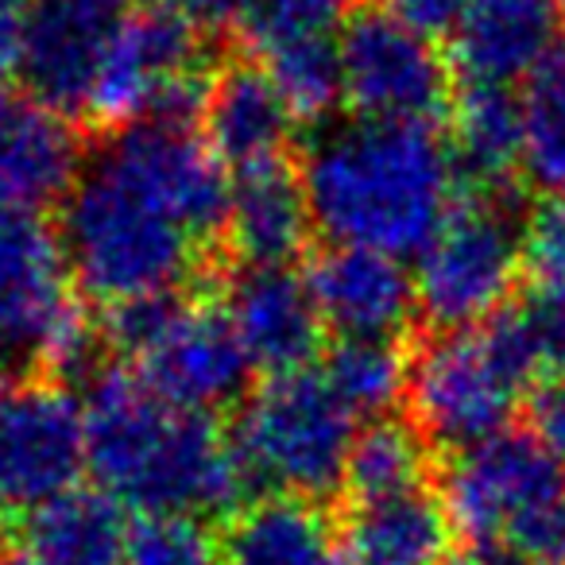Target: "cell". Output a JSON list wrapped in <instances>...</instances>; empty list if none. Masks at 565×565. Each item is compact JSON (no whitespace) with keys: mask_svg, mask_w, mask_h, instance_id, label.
I'll list each match as a JSON object with an SVG mask.
<instances>
[{"mask_svg":"<svg viewBox=\"0 0 565 565\" xmlns=\"http://www.w3.org/2000/svg\"><path fill=\"white\" fill-rule=\"evenodd\" d=\"M523 171L542 194L565 198V47L523 89Z\"/></svg>","mask_w":565,"mask_h":565,"instance_id":"27","label":"cell"},{"mask_svg":"<svg viewBox=\"0 0 565 565\" xmlns=\"http://www.w3.org/2000/svg\"><path fill=\"white\" fill-rule=\"evenodd\" d=\"M86 469V411L58 384L0 392V511L35 515Z\"/></svg>","mask_w":565,"mask_h":565,"instance_id":"11","label":"cell"},{"mask_svg":"<svg viewBox=\"0 0 565 565\" xmlns=\"http://www.w3.org/2000/svg\"><path fill=\"white\" fill-rule=\"evenodd\" d=\"M523 275L539 302L565 307V198L542 194L523 217Z\"/></svg>","mask_w":565,"mask_h":565,"instance_id":"30","label":"cell"},{"mask_svg":"<svg viewBox=\"0 0 565 565\" xmlns=\"http://www.w3.org/2000/svg\"><path fill=\"white\" fill-rule=\"evenodd\" d=\"M63 244L74 282L89 299L117 310L143 299H171L194 271L202 241L140 167L109 143L66 194Z\"/></svg>","mask_w":565,"mask_h":565,"instance_id":"3","label":"cell"},{"mask_svg":"<svg viewBox=\"0 0 565 565\" xmlns=\"http://www.w3.org/2000/svg\"><path fill=\"white\" fill-rule=\"evenodd\" d=\"M353 0H252L248 32L256 43L275 35H330L338 24H349Z\"/></svg>","mask_w":565,"mask_h":565,"instance_id":"31","label":"cell"},{"mask_svg":"<svg viewBox=\"0 0 565 565\" xmlns=\"http://www.w3.org/2000/svg\"><path fill=\"white\" fill-rule=\"evenodd\" d=\"M326 380L353 415H384L411 392V364L392 338H341L326 361Z\"/></svg>","mask_w":565,"mask_h":565,"instance_id":"28","label":"cell"},{"mask_svg":"<svg viewBox=\"0 0 565 565\" xmlns=\"http://www.w3.org/2000/svg\"><path fill=\"white\" fill-rule=\"evenodd\" d=\"M128 523L105 492H74L28 515V557L35 565H125Z\"/></svg>","mask_w":565,"mask_h":565,"instance_id":"23","label":"cell"},{"mask_svg":"<svg viewBox=\"0 0 565 565\" xmlns=\"http://www.w3.org/2000/svg\"><path fill=\"white\" fill-rule=\"evenodd\" d=\"M341 82L364 120L434 125L449 102V63L430 35L415 32L387 9H372L341 28Z\"/></svg>","mask_w":565,"mask_h":565,"instance_id":"10","label":"cell"},{"mask_svg":"<svg viewBox=\"0 0 565 565\" xmlns=\"http://www.w3.org/2000/svg\"><path fill=\"white\" fill-rule=\"evenodd\" d=\"M125 565H217V542L202 515H140L128 523Z\"/></svg>","mask_w":565,"mask_h":565,"instance_id":"29","label":"cell"},{"mask_svg":"<svg viewBox=\"0 0 565 565\" xmlns=\"http://www.w3.org/2000/svg\"><path fill=\"white\" fill-rule=\"evenodd\" d=\"M117 24V0H32L20 58L28 89L58 113L89 109Z\"/></svg>","mask_w":565,"mask_h":565,"instance_id":"13","label":"cell"},{"mask_svg":"<svg viewBox=\"0 0 565 565\" xmlns=\"http://www.w3.org/2000/svg\"><path fill=\"white\" fill-rule=\"evenodd\" d=\"M225 318L252 369L267 376L307 369L322 345L326 322L310 282L291 267H244L228 287Z\"/></svg>","mask_w":565,"mask_h":565,"instance_id":"14","label":"cell"},{"mask_svg":"<svg viewBox=\"0 0 565 565\" xmlns=\"http://www.w3.org/2000/svg\"><path fill=\"white\" fill-rule=\"evenodd\" d=\"M210 82L202 78V40L190 24L167 12L143 9L120 17L109 55L89 94V109L102 125H148L186 120L205 105Z\"/></svg>","mask_w":565,"mask_h":565,"instance_id":"9","label":"cell"},{"mask_svg":"<svg viewBox=\"0 0 565 565\" xmlns=\"http://www.w3.org/2000/svg\"><path fill=\"white\" fill-rule=\"evenodd\" d=\"M557 12H562V24H565V0H557Z\"/></svg>","mask_w":565,"mask_h":565,"instance_id":"37","label":"cell"},{"mask_svg":"<svg viewBox=\"0 0 565 565\" xmlns=\"http://www.w3.org/2000/svg\"><path fill=\"white\" fill-rule=\"evenodd\" d=\"M557 0H469L449 35V58L465 86L531 82L557 51Z\"/></svg>","mask_w":565,"mask_h":565,"instance_id":"15","label":"cell"},{"mask_svg":"<svg viewBox=\"0 0 565 565\" xmlns=\"http://www.w3.org/2000/svg\"><path fill=\"white\" fill-rule=\"evenodd\" d=\"M349 565H446L454 523L446 503L423 488L392 500H364L341 534Z\"/></svg>","mask_w":565,"mask_h":565,"instance_id":"21","label":"cell"},{"mask_svg":"<svg viewBox=\"0 0 565 565\" xmlns=\"http://www.w3.org/2000/svg\"><path fill=\"white\" fill-rule=\"evenodd\" d=\"M109 333L140 361L143 384L174 407L213 415L241 399L248 387L252 361L225 310L143 299L113 310Z\"/></svg>","mask_w":565,"mask_h":565,"instance_id":"7","label":"cell"},{"mask_svg":"<svg viewBox=\"0 0 565 565\" xmlns=\"http://www.w3.org/2000/svg\"><path fill=\"white\" fill-rule=\"evenodd\" d=\"M457 159L423 120H349L330 128L302 163L315 228L333 244L423 256L454 210Z\"/></svg>","mask_w":565,"mask_h":565,"instance_id":"1","label":"cell"},{"mask_svg":"<svg viewBox=\"0 0 565 565\" xmlns=\"http://www.w3.org/2000/svg\"><path fill=\"white\" fill-rule=\"evenodd\" d=\"M82 179V148L66 113L0 86V205L40 213Z\"/></svg>","mask_w":565,"mask_h":565,"instance_id":"17","label":"cell"},{"mask_svg":"<svg viewBox=\"0 0 565 565\" xmlns=\"http://www.w3.org/2000/svg\"><path fill=\"white\" fill-rule=\"evenodd\" d=\"M86 469L140 515H217L252 484L210 415L174 407L132 372H102L89 387Z\"/></svg>","mask_w":565,"mask_h":565,"instance_id":"2","label":"cell"},{"mask_svg":"<svg viewBox=\"0 0 565 565\" xmlns=\"http://www.w3.org/2000/svg\"><path fill=\"white\" fill-rule=\"evenodd\" d=\"M526 430L565 457V380L546 376L526 395Z\"/></svg>","mask_w":565,"mask_h":565,"instance_id":"32","label":"cell"},{"mask_svg":"<svg viewBox=\"0 0 565 565\" xmlns=\"http://www.w3.org/2000/svg\"><path fill=\"white\" fill-rule=\"evenodd\" d=\"M315 225L302 179L287 163L241 171L233 182L225 233L248 267H287Z\"/></svg>","mask_w":565,"mask_h":565,"instance_id":"20","label":"cell"},{"mask_svg":"<svg viewBox=\"0 0 565 565\" xmlns=\"http://www.w3.org/2000/svg\"><path fill=\"white\" fill-rule=\"evenodd\" d=\"M71 279L63 233L40 213L0 205V356L43 361L58 330L78 315Z\"/></svg>","mask_w":565,"mask_h":565,"instance_id":"12","label":"cell"},{"mask_svg":"<svg viewBox=\"0 0 565 565\" xmlns=\"http://www.w3.org/2000/svg\"><path fill=\"white\" fill-rule=\"evenodd\" d=\"M449 148L480 190H500L523 167V97L503 86H465L454 102Z\"/></svg>","mask_w":565,"mask_h":565,"instance_id":"24","label":"cell"},{"mask_svg":"<svg viewBox=\"0 0 565 565\" xmlns=\"http://www.w3.org/2000/svg\"><path fill=\"white\" fill-rule=\"evenodd\" d=\"M546 376L565 380V307H554V315H550V372Z\"/></svg>","mask_w":565,"mask_h":565,"instance_id":"36","label":"cell"},{"mask_svg":"<svg viewBox=\"0 0 565 565\" xmlns=\"http://www.w3.org/2000/svg\"><path fill=\"white\" fill-rule=\"evenodd\" d=\"M356 415L326 372H282L244 399L233 449L252 484L295 500H318L345 484L356 441Z\"/></svg>","mask_w":565,"mask_h":565,"instance_id":"6","label":"cell"},{"mask_svg":"<svg viewBox=\"0 0 565 565\" xmlns=\"http://www.w3.org/2000/svg\"><path fill=\"white\" fill-rule=\"evenodd\" d=\"M156 12L182 20L198 32V28H228L236 20H248L252 0H148Z\"/></svg>","mask_w":565,"mask_h":565,"instance_id":"34","label":"cell"},{"mask_svg":"<svg viewBox=\"0 0 565 565\" xmlns=\"http://www.w3.org/2000/svg\"><path fill=\"white\" fill-rule=\"evenodd\" d=\"M113 143L140 167L143 179L171 202V210L198 241H210L217 228H225L228 202H233L228 167L186 120L132 125Z\"/></svg>","mask_w":565,"mask_h":565,"instance_id":"16","label":"cell"},{"mask_svg":"<svg viewBox=\"0 0 565 565\" xmlns=\"http://www.w3.org/2000/svg\"><path fill=\"white\" fill-rule=\"evenodd\" d=\"M384 4L395 20H403V24L415 28V32L438 40V35H454L457 20H461L469 0H384Z\"/></svg>","mask_w":565,"mask_h":565,"instance_id":"33","label":"cell"},{"mask_svg":"<svg viewBox=\"0 0 565 565\" xmlns=\"http://www.w3.org/2000/svg\"><path fill=\"white\" fill-rule=\"evenodd\" d=\"M205 140L228 171H256L282 163L295 113L287 109L264 66H225L205 89Z\"/></svg>","mask_w":565,"mask_h":565,"instance_id":"19","label":"cell"},{"mask_svg":"<svg viewBox=\"0 0 565 565\" xmlns=\"http://www.w3.org/2000/svg\"><path fill=\"white\" fill-rule=\"evenodd\" d=\"M225 565H349L330 519L310 500L271 495L228 526Z\"/></svg>","mask_w":565,"mask_h":565,"instance_id":"22","label":"cell"},{"mask_svg":"<svg viewBox=\"0 0 565 565\" xmlns=\"http://www.w3.org/2000/svg\"><path fill=\"white\" fill-rule=\"evenodd\" d=\"M426 477V438L415 426H403L395 418L364 426L349 454L345 484L364 500H392V495L418 492Z\"/></svg>","mask_w":565,"mask_h":565,"instance_id":"26","label":"cell"},{"mask_svg":"<svg viewBox=\"0 0 565 565\" xmlns=\"http://www.w3.org/2000/svg\"><path fill=\"white\" fill-rule=\"evenodd\" d=\"M28 0H0V86L9 74L20 71L24 58V28H28Z\"/></svg>","mask_w":565,"mask_h":565,"instance_id":"35","label":"cell"},{"mask_svg":"<svg viewBox=\"0 0 565 565\" xmlns=\"http://www.w3.org/2000/svg\"><path fill=\"white\" fill-rule=\"evenodd\" d=\"M519 244L523 221L511 217L500 190H477L454 202L449 217L418 256V310L441 326V333L484 326L503 310L511 282L523 271Z\"/></svg>","mask_w":565,"mask_h":565,"instance_id":"8","label":"cell"},{"mask_svg":"<svg viewBox=\"0 0 565 565\" xmlns=\"http://www.w3.org/2000/svg\"><path fill=\"white\" fill-rule=\"evenodd\" d=\"M550 315L554 307L534 299L434 338L411 364V407L423 438L465 454L508 430L515 407L550 372Z\"/></svg>","mask_w":565,"mask_h":565,"instance_id":"4","label":"cell"},{"mask_svg":"<svg viewBox=\"0 0 565 565\" xmlns=\"http://www.w3.org/2000/svg\"><path fill=\"white\" fill-rule=\"evenodd\" d=\"M264 71L295 120H322L345 97L341 51L330 35H275L259 43Z\"/></svg>","mask_w":565,"mask_h":565,"instance_id":"25","label":"cell"},{"mask_svg":"<svg viewBox=\"0 0 565 565\" xmlns=\"http://www.w3.org/2000/svg\"><path fill=\"white\" fill-rule=\"evenodd\" d=\"M24 565H35V562H32V557H28V562H24Z\"/></svg>","mask_w":565,"mask_h":565,"instance_id":"38","label":"cell"},{"mask_svg":"<svg viewBox=\"0 0 565 565\" xmlns=\"http://www.w3.org/2000/svg\"><path fill=\"white\" fill-rule=\"evenodd\" d=\"M307 282L322 322L341 338H395L418 307L415 279L387 252L333 244L310 264Z\"/></svg>","mask_w":565,"mask_h":565,"instance_id":"18","label":"cell"},{"mask_svg":"<svg viewBox=\"0 0 565 565\" xmlns=\"http://www.w3.org/2000/svg\"><path fill=\"white\" fill-rule=\"evenodd\" d=\"M446 515L469 565H565V457L495 434L446 469Z\"/></svg>","mask_w":565,"mask_h":565,"instance_id":"5","label":"cell"}]
</instances>
